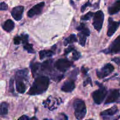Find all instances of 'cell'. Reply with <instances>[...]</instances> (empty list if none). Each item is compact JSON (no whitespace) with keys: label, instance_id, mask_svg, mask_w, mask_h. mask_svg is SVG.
I'll return each instance as SVG.
<instances>
[{"label":"cell","instance_id":"cell-7","mask_svg":"<svg viewBox=\"0 0 120 120\" xmlns=\"http://www.w3.org/2000/svg\"><path fill=\"white\" fill-rule=\"evenodd\" d=\"M73 65V62L66 59H59L54 64V66L61 72H66Z\"/></svg>","mask_w":120,"mask_h":120},{"label":"cell","instance_id":"cell-2","mask_svg":"<svg viewBox=\"0 0 120 120\" xmlns=\"http://www.w3.org/2000/svg\"><path fill=\"white\" fill-rule=\"evenodd\" d=\"M28 73L29 71L27 69H21L16 72L15 75V84L16 91L19 93L23 94L26 90L29 76Z\"/></svg>","mask_w":120,"mask_h":120},{"label":"cell","instance_id":"cell-19","mask_svg":"<svg viewBox=\"0 0 120 120\" xmlns=\"http://www.w3.org/2000/svg\"><path fill=\"white\" fill-rule=\"evenodd\" d=\"M55 55L53 50H43L39 52V57L41 60L44 59L46 57H50Z\"/></svg>","mask_w":120,"mask_h":120},{"label":"cell","instance_id":"cell-28","mask_svg":"<svg viewBox=\"0 0 120 120\" xmlns=\"http://www.w3.org/2000/svg\"><path fill=\"white\" fill-rule=\"evenodd\" d=\"M14 79L11 78V79L10 80H9V91H10L11 93H14Z\"/></svg>","mask_w":120,"mask_h":120},{"label":"cell","instance_id":"cell-21","mask_svg":"<svg viewBox=\"0 0 120 120\" xmlns=\"http://www.w3.org/2000/svg\"><path fill=\"white\" fill-rule=\"evenodd\" d=\"M9 104L6 102H2L0 105V114L2 116H6L8 112Z\"/></svg>","mask_w":120,"mask_h":120},{"label":"cell","instance_id":"cell-26","mask_svg":"<svg viewBox=\"0 0 120 120\" xmlns=\"http://www.w3.org/2000/svg\"><path fill=\"white\" fill-rule=\"evenodd\" d=\"M80 56H81L80 53L79 52H78L77 50H76L75 49V50L73 51V56H72L73 59L75 60H77L80 57Z\"/></svg>","mask_w":120,"mask_h":120},{"label":"cell","instance_id":"cell-11","mask_svg":"<svg viewBox=\"0 0 120 120\" xmlns=\"http://www.w3.org/2000/svg\"><path fill=\"white\" fill-rule=\"evenodd\" d=\"M120 21H118V22H116V21H114L112 18H109L107 34V36H109V37L112 36L115 34V32L117 30V29L120 26Z\"/></svg>","mask_w":120,"mask_h":120},{"label":"cell","instance_id":"cell-13","mask_svg":"<svg viewBox=\"0 0 120 120\" xmlns=\"http://www.w3.org/2000/svg\"><path fill=\"white\" fill-rule=\"evenodd\" d=\"M23 11H24V7L23 6L15 7L12 9L11 15L15 20L20 21L22 18Z\"/></svg>","mask_w":120,"mask_h":120},{"label":"cell","instance_id":"cell-9","mask_svg":"<svg viewBox=\"0 0 120 120\" xmlns=\"http://www.w3.org/2000/svg\"><path fill=\"white\" fill-rule=\"evenodd\" d=\"M120 52V35L112 42L108 49L103 50V52L106 54L117 53Z\"/></svg>","mask_w":120,"mask_h":120},{"label":"cell","instance_id":"cell-25","mask_svg":"<svg viewBox=\"0 0 120 120\" xmlns=\"http://www.w3.org/2000/svg\"><path fill=\"white\" fill-rule=\"evenodd\" d=\"M79 72V70L78 68H76V69H74V70L71 71V73H70V78L71 79L75 80L76 79V78H77V75H78Z\"/></svg>","mask_w":120,"mask_h":120},{"label":"cell","instance_id":"cell-24","mask_svg":"<svg viewBox=\"0 0 120 120\" xmlns=\"http://www.w3.org/2000/svg\"><path fill=\"white\" fill-rule=\"evenodd\" d=\"M94 14L93 12H89L86 14L82 16L81 17V19L83 20V21H88V20H90L91 19V18L93 16Z\"/></svg>","mask_w":120,"mask_h":120},{"label":"cell","instance_id":"cell-32","mask_svg":"<svg viewBox=\"0 0 120 120\" xmlns=\"http://www.w3.org/2000/svg\"><path fill=\"white\" fill-rule=\"evenodd\" d=\"M92 83V82H91V78H90V77H88L86 79V80H85L83 82V86H86L88 84H89V83L91 84V86H92V83Z\"/></svg>","mask_w":120,"mask_h":120},{"label":"cell","instance_id":"cell-3","mask_svg":"<svg viewBox=\"0 0 120 120\" xmlns=\"http://www.w3.org/2000/svg\"><path fill=\"white\" fill-rule=\"evenodd\" d=\"M75 115L78 120H82L84 118L87 112L85 103L82 100L77 98L73 102Z\"/></svg>","mask_w":120,"mask_h":120},{"label":"cell","instance_id":"cell-36","mask_svg":"<svg viewBox=\"0 0 120 120\" xmlns=\"http://www.w3.org/2000/svg\"></svg>","mask_w":120,"mask_h":120},{"label":"cell","instance_id":"cell-31","mask_svg":"<svg viewBox=\"0 0 120 120\" xmlns=\"http://www.w3.org/2000/svg\"><path fill=\"white\" fill-rule=\"evenodd\" d=\"M0 9H1V11L7 10L8 9V5L5 2H1V5H0Z\"/></svg>","mask_w":120,"mask_h":120},{"label":"cell","instance_id":"cell-17","mask_svg":"<svg viewBox=\"0 0 120 120\" xmlns=\"http://www.w3.org/2000/svg\"><path fill=\"white\" fill-rule=\"evenodd\" d=\"M118 112V107L116 105H114L110 109L105 110L100 113V116L103 117L105 116H112L116 114Z\"/></svg>","mask_w":120,"mask_h":120},{"label":"cell","instance_id":"cell-6","mask_svg":"<svg viewBox=\"0 0 120 120\" xmlns=\"http://www.w3.org/2000/svg\"><path fill=\"white\" fill-rule=\"evenodd\" d=\"M93 26L94 29L98 32H100L103 26L104 21V14L102 11H98L94 13L93 15Z\"/></svg>","mask_w":120,"mask_h":120},{"label":"cell","instance_id":"cell-34","mask_svg":"<svg viewBox=\"0 0 120 120\" xmlns=\"http://www.w3.org/2000/svg\"><path fill=\"white\" fill-rule=\"evenodd\" d=\"M81 71H82V73H83L84 76H86V75H87V71H89V69H88V68H84V66H83L82 68V69H81Z\"/></svg>","mask_w":120,"mask_h":120},{"label":"cell","instance_id":"cell-29","mask_svg":"<svg viewBox=\"0 0 120 120\" xmlns=\"http://www.w3.org/2000/svg\"><path fill=\"white\" fill-rule=\"evenodd\" d=\"M75 50V48H74V47L73 46H71L70 45V46L68 47V48H67L66 49H65V51H64V55H68V54L70 53V52H73V50Z\"/></svg>","mask_w":120,"mask_h":120},{"label":"cell","instance_id":"cell-14","mask_svg":"<svg viewBox=\"0 0 120 120\" xmlns=\"http://www.w3.org/2000/svg\"><path fill=\"white\" fill-rule=\"evenodd\" d=\"M75 89V80L70 79L66 81L61 87V90L66 93H70Z\"/></svg>","mask_w":120,"mask_h":120},{"label":"cell","instance_id":"cell-1","mask_svg":"<svg viewBox=\"0 0 120 120\" xmlns=\"http://www.w3.org/2000/svg\"><path fill=\"white\" fill-rule=\"evenodd\" d=\"M49 83L50 80L49 77L46 76H39L35 79L28 91V94L35 96L44 93L49 87Z\"/></svg>","mask_w":120,"mask_h":120},{"label":"cell","instance_id":"cell-27","mask_svg":"<svg viewBox=\"0 0 120 120\" xmlns=\"http://www.w3.org/2000/svg\"><path fill=\"white\" fill-rule=\"evenodd\" d=\"M14 43L16 45H18L20 43H22V38H21V36H15L14 38Z\"/></svg>","mask_w":120,"mask_h":120},{"label":"cell","instance_id":"cell-18","mask_svg":"<svg viewBox=\"0 0 120 120\" xmlns=\"http://www.w3.org/2000/svg\"><path fill=\"white\" fill-rule=\"evenodd\" d=\"M14 28H15V23L11 19L7 20L2 25V28L4 30L7 32H11L14 29Z\"/></svg>","mask_w":120,"mask_h":120},{"label":"cell","instance_id":"cell-30","mask_svg":"<svg viewBox=\"0 0 120 120\" xmlns=\"http://www.w3.org/2000/svg\"><path fill=\"white\" fill-rule=\"evenodd\" d=\"M90 6H91V3L90 2V1H89L87 2H86L85 4H84L83 6H82V8H81V11H82V12H83L86 10V9L87 7H90Z\"/></svg>","mask_w":120,"mask_h":120},{"label":"cell","instance_id":"cell-4","mask_svg":"<svg viewBox=\"0 0 120 120\" xmlns=\"http://www.w3.org/2000/svg\"><path fill=\"white\" fill-rule=\"evenodd\" d=\"M96 84L100 86V89L94 91L92 94L93 99L96 104H100L103 103L107 94V90L102 84L96 82Z\"/></svg>","mask_w":120,"mask_h":120},{"label":"cell","instance_id":"cell-12","mask_svg":"<svg viewBox=\"0 0 120 120\" xmlns=\"http://www.w3.org/2000/svg\"><path fill=\"white\" fill-rule=\"evenodd\" d=\"M45 7V2H41L30 8L27 13V16L29 18H32L36 15H39L42 12L43 7Z\"/></svg>","mask_w":120,"mask_h":120},{"label":"cell","instance_id":"cell-35","mask_svg":"<svg viewBox=\"0 0 120 120\" xmlns=\"http://www.w3.org/2000/svg\"><path fill=\"white\" fill-rule=\"evenodd\" d=\"M29 118L27 116H22V117H19V120H29Z\"/></svg>","mask_w":120,"mask_h":120},{"label":"cell","instance_id":"cell-15","mask_svg":"<svg viewBox=\"0 0 120 120\" xmlns=\"http://www.w3.org/2000/svg\"><path fill=\"white\" fill-rule=\"evenodd\" d=\"M52 60H48L41 64V70L45 73H47L49 75H51L52 69Z\"/></svg>","mask_w":120,"mask_h":120},{"label":"cell","instance_id":"cell-23","mask_svg":"<svg viewBox=\"0 0 120 120\" xmlns=\"http://www.w3.org/2000/svg\"><path fill=\"white\" fill-rule=\"evenodd\" d=\"M23 49L26 50L29 53H33L35 52V50H34V48H33V45L29 43L28 41L23 42Z\"/></svg>","mask_w":120,"mask_h":120},{"label":"cell","instance_id":"cell-10","mask_svg":"<svg viewBox=\"0 0 120 120\" xmlns=\"http://www.w3.org/2000/svg\"><path fill=\"white\" fill-rule=\"evenodd\" d=\"M120 100V93L118 89H112L110 90L108 97L105 101V104H111V103L117 102Z\"/></svg>","mask_w":120,"mask_h":120},{"label":"cell","instance_id":"cell-8","mask_svg":"<svg viewBox=\"0 0 120 120\" xmlns=\"http://www.w3.org/2000/svg\"><path fill=\"white\" fill-rule=\"evenodd\" d=\"M114 70V67L113 65H112L111 63H107L101 68L100 70H97L96 73L98 78L104 79L112 73Z\"/></svg>","mask_w":120,"mask_h":120},{"label":"cell","instance_id":"cell-5","mask_svg":"<svg viewBox=\"0 0 120 120\" xmlns=\"http://www.w3.org/2000/svg\"><path fill=\"white\" fill-rule=\"evenodd\" d=\"M77 30L81 31L78 34V37L79 38V43L82 46H84L86 42L87 37L90 34V30L86 26L84 23H81L80 25L77 28Z\"/></svg>","mask_w":120,"mask_h":120},{"label":"cell","instance_id":"cell-33","mask_svg":"<svg viewBox=\"0 0 120 120\" xmlns=\"http://www.w3.org/2000/svg\"><path fill=\"white\" fill-rule=\"evenodd\" d=\"M112 61L117 64L118 65H120V57H116L112 59Z\"/></svg>","mask_w":120,"mask_h":120},{"label":"cell","instance_id":"cell-22","mask_svg":"<svg viewBox=\"0 0 120 120\" xmlns=\"http://www.w3.org/2000/svg\"><path fill=\"white\" fill-rule=\"evenodd\" d=\"M77 41V38H76V35L75 34H71L70 35L69 37L66 38L64 39L63 44L64 46H67L69 44H71V43H74V42H76Z\"/></svg>","mask_w":120,"mask_h":120},{"label":"cell","instance_id":"cell-16","mask_svg":"<svg viewBox=\"0 0 120 120\" xmlns=\"http://www.w3.org/2000/svg\"><path fill=\"white\" fill-rule=\"evenodd\" d=\"M120 11V0H117L113 4L109 7L108 12L110 15H114Z\"/></svg>","mask_w":120,"mask_h":120},{"label":"cell","instance_id":"cell-20","mask_svg":"<svg viewBox=\"0 0 120 120\" xmlns=\"http://www.w3.org/2000/svg\"><path fill=\"white\" fill-rule=\"evenodd\" d=\"M30 68L31 69L32 74L33 77H35L36 75L38 74L39 70L41 69V63H35V62H32L30 64Z\"/></svg>","mask_w":120,"mask_h":120}]
</instances>
